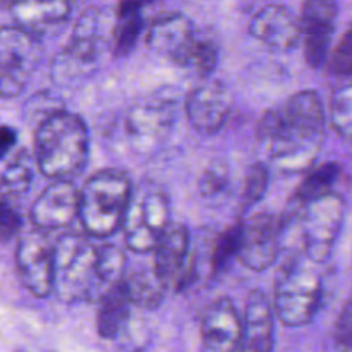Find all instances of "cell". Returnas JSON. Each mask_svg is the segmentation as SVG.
<instances>
[{
  "label": "cell",
  "mask_w": 352,
  "mask_h": 352,
  "mask_svg": "<svg viewBox=\"0 0 352 352\" xmlns=\"http://www.w3.org/2000/svg\"><path fill=\"white\" fill-rule=\"evenodd\" d=\"M256 136L278 170H309L325 141V109L313 89L294 93L280 109L265 112Z\"/></svg>",
  "instance_id": "obj_1"
},
{
  "label": "cell",
  "mask_w": 352,
  "mask_h": 352,
  "mask_svg": "<svg viewBox=\"0 0 352 352\" xmlns=\"http://www.w3.org/2000/svg\"><path fill=\"white\" fill-rule=\"evenodd\" d=\"M344 212V199L333 191L309 201L291 198L278 219L280 248L287 243L292 254L315 265L325 263L339 239Z\"/></svg>",
  "instance_id": "obj_2"
},
{
  "label": "cell",
  "mask_w": 352,
  "mask_h": 352,
  "mask_svg": "<svg viewBox=\"0 0 352 352\" xmlns=\"http://www.w3.org/2000/svg\"><path fill=\"white\" fill-rule=\"evenodd\" d=\"M88 153V127L79 116L58 110L38 124L34 160L45 177L71 181L85 168Z\"/></svg>",
  "instance_id": "obj_3"
},
{
  "label": "cell",
  "mask_w": 352,
  "mask_h": 352,
  "mask_svg": "<svg viewBox=\"0 0 352 352\" xmlns=\"http://www.w3.org/2000/svg\"><path fill=\"white\" fill-rule=\"evenodd\" d=\"M133 182L119 168H103L79 189L78 217L88 236L107 239L122 229Z\"/></svg>",
  "instance_id": "obj_4"
},
{
  "label": "cell",
  "mask_w": 352,
  "mask_h": 352,
  "mask_svg": "<svg viewBox=\"0 0 352 352\" xmlns=\"http://www.w3.org/2000/svg\"><path fill=\"white\" fill-rule=\"evenodd\" d=\"M306 258L291 254L275 277L274 311L284 325L305 327L313 322L323 294L322 277Z\"/></svg>",
  "instance_id": "obj_5"
},
{
  "label": "cell",
  "mask_w": 352,
  "mask_h": 352,
  "mask_svg": "<svg viewBox=\"0 0 352 352\" xmlns=\"http://www.w3.org/2000/svg\"><path fill=\"white\" fill-rule=\"evenodd\" d=\"M96 246L85 236L64 234L54 243V294L64 302L86 301L100 285Z\"/></svg>",
  "instance_id": "obj_6"
},
{
  "label": "cell",
  "mask_w": 352,
  "mask_h": 352,
  "mask_svg": "<svg viewBox=\"0 0 352 352\" xmlns=\"http://www.w3.org/2000/svg\"><path fill=\"white\" fill-rule=\"evenodd\" d=\"M170 223V201L157 186L134 188L122 222L126 246L136 253L153 251L158 237Z\"/></svg>",
  "instance_id": "obj_7"
},
{
  "label": "cell",
  "mask_w": 352,
  "mask_h": 352,
  "mask_svg": "<svg viewBox=\"0 0 352 352\" xmlns=\"http://www.w3.org/2000/svg\"><path fill=\"white\" fill-rule=\"evenodd\" d=\"M40 58L38 36L21 26L0 28V96L12 98L24 89Z\"/></svg>",
  "instance_id": "obj_8"
},
{
  "label": "cell",
  "mask_w": 352,
  "mask_h": 352,
  "mask_svg": "<svg viewBox=\"0 0 352 352\" xmlns=\"http://www.w3.org/2000/svg\"><path fill=\"white\" fill-rule=\"evenodd\" d=\"M155 251V272L167 287L184 291L196 277V261L189 258V234L182 223L170 222L158 237Z\"/></svg>",
  "instance_id": "obj_9"
},
{
  "label": "cell",
  "mask_w": 352,
  "mask_h": 352,
  "mask_svg": "<svg viewBox=\"0 0 352 352\" xmlns=\"http://www.w3.org/2000/svg\"><path fill=\"white\" fill-rule=\"evenodd\" d=\"M16 268L23 285L34 298H48L54 292V243L40 230L21 236Z\"/></svg>",
  "instance_id": "obj_10"
},
{
  "label": "cell",
  "mask_w": 352,
  "mask_h": 352,
  "mask_svg": "<svg viewBox=\"0 0 352 352\" xmlns=\"http://www.w3.org/2000/svg\"><path fill=\"white\" fill-rule=\"evenodd\" d=\"M280 253L278 219L270 212H261L243 222L237 260L253 272L272 267Z\"/></svg>",
  "instance_id": "obj_11"
},
{
  "label": "cell",
  "mask_w": 352,
  "mask_h": 352,
  "mask_svg": "<svg viewBox=\"0 0 352 352\" xmlns=\"http://www.w3.org/2000/svg\"><path fill=\"white\" fill-rule=\"evenodd\" d=\"M339 6L336 0H306L299 17L305 58L309 67L320 69L329 58Z\"/></svg>",
  "instance_id": "obj_12"
},
{
  "label": "cell",
  "mask_w": 352,
  "mask_h": 352,
  "mask_svg": "<svg viewBox=\"0 0 352 352\" xmlns=\"http://www.w3.org/2000/svg\"><path fill=\"white\" fill-rule=\"evenodd\" d=\"M230 109L232 100L229 89L219 81L201 82L192 88L184 105L186 117L192 129L205 136L217 134L226 126Z\"/></svg>",
  "instance_id": "obj_13"
},
{
  "label": "cell",
  "mask_w": 352,
  "mask_h": 352,
  "mask_svg": "<svg viewBox=\"0 0 352 352\" xmlns=\"http://www.w3.org/2000/svg\"><path fill=\"white\" fill-rule=\"evenodd\" d=\"M175 100L168 93H155L127 116V134L136 146L150 148L160 143L174 122Z\"/></svg>",
  "instance_id": "obj_14"
},
{
  "label": "cell",
  "mask_w": 352,
  "mask_h": 352,
  "mask_svg": "<svg viewBox=\"0 0 352 352\" xmlns=\"http://www.w3.org/2000/svg\"><path fill=\"white\" fill-rule=\"evenodd\" d=\"M196 40L198 36L191 21L177 12L155 17L148 28V47L181 67L189 65Z\"/></svg>",
  "instance_id": "obj_15"
},
{
  "label": "cell",
  "mask_w": 352,
  "mask_h": 352,
  "mask_svg": "<svg viewBox=\"0 0 352 352\" xmlns=\"http://www.w3.org/2000/svg\"><path fill=\"white\" fill-rule=\"evenodd\" d=\"M79 191L71 181H54L40 192L31 206V222L40 230L65 229L74 222Z\"/></svg>",
  "instance_id": "obj_16"
},
{
  "label": "cell",
  "mask_w": 352,
  "mask_h": 352,
  "mask_svg": "<svg viewBox=\"0 0 352 352\" xmlns=\"http://www.w3.org/2000/svg\"><path fill=\"white\" fill-rule=\"evenodd\" d=\"M201 344L206 351H239L241 316L229 298H220L205 309L201 316Z\"/></svg>",
  "instance_id": "obj_17"
},
{
  "label": "cell",
  "mask_w": 352,
  "mask_h": 352,
  "mask_svg": "<svg viewBox=\"0 0 352 352\" xmlns=\"http://www.w3.org/2000/svg\"><path fill=\"white\" fill-rule=\"evenodd\" d=\"M251 36L274 52H289L301 36L298 17L285 6H267L253 17L250 24Z\"/></svg>",
  "instance_id": "obj_18"
},
{
  "label": "cell",
  "mask_w": 352,
  "mask_h": 352,
  "mask_svg": "<svg viewBox=\"0 0 352 352\" xmlns=\"http://www.w3.org/2000/svg\"><path fill=\"white\" fill-rule=\"evenodd\" d=\"M274 349V306L260 289L251 291L241 318L239 351L268 352Z\"/></svg>",
  "instance_id": "obj_19"
},
{
  "label": "cell",
  "mask_w": 352,
  "mask_h": 352,
  "mask_svg": "<svg viewBox=\"0 0 352 352\" xmlns=\"http://www.w3.org/2000/svg\"><path fill=\"white\" fill-rule=\"evenodd\" d=\"M129 294L124 280L110 285L109 291L103 294L96 313V332L102 339L113 340L127 325L131 315Z\"/></svg>",
  "instance_id": "obj_20"
},
{
  "label": "cell",
  "mask_w": 352,
  "mask_h": 352,
  "mask_svg": "<svg viewBox=\"0 0 352 352\" xmlns=\"http://www.w3.org/2000/svg\"><path fill=\"white\" fill-rule=\"evenodd\" d=\"M71 6L72 0H23L14 7V12L17 26L38 36V31L64 23L71 12Z\"/></svg>",
  "instance_id": "obj_21"
},
{
  "label": "cell",
  "mask_w": 352,
  "mask_h": 352,
  "mask_svg": "<svg viewBox=\"0 0 352 352\" xmlns=\"http://www.w3.org/2000/svg\"><path fill=\"white\" fill-rule=\"evenodd\" d=\"M124 284H126L131 302L143 309L158 308L160 302L164 301L165 289H167V285L162 280L160 275L155 272V268L153 270L143 268V270L129 275L124 280Z\"/></svg>",
  "instance_id": "obj_22"
},
{
  "label": "cell",
  "mask_w": 352,
  "mask_h": 352,
  "mask_svg": "<svg viewBox=\"0 0 352 352\" xmlns=\"http://www.w3.org/2000/svg\"><path fill=\"white\" fill-rule=\"evenodd\" d=\"M33 182V168L26 151L17 153L0 175V195L6 199L26 195Z\"/></svg>",
  "instance_id": "obj_23"
},
{
  "label": "cell",
  "mask_w": 352,
  "mask_h": 352,
  "mask_svg": "<svg viewBox=\"0 0 352 352\" xmlns=\"http://www.w3.org/2000/svg\"><path fill=\"white\" fill-rule=\"evenodd\" d=\"M339 175L340 165L336 164V162L320 165L315 170L308 172V175L302 179L301 186H299L292 198L299 199V201H309V199H315L318 196L327 195V192H332L333 184L337 182Z\"/></svg>",
  "instance_id": "obj_24"
},
{
  "label": "cell",
  "mask_w": 352,
  "mask_h": 352,
  "mask_svg": "<svg viewBox=\"0 0 352 352\" xmlns=\"http://www.w3.org/2000/svg\"><path fill=\"white\" fill-rule=\"evenodd\" d=\"M143 17L141 12L119 14V19L113 23L110 41H112V52L116 57H126L136 45L141 31H143Z\"/></svg>",
  "instance_id": "obj_25"
},
{
  "label": "cell",
  "mask_w": 352,
  "mask_h": 352,
  "mask_svg": "<svg viewBox=\"0 0 352 352\" xmlns=\"http://www.w3.org/2000/svg\"><path fill=\"white\" fill-rule=\"evenodd\" d=\"M330 124L337 136L352 141V82L340 86L330 98Z\"/></svg>",
  "instance_id": "obj_26"
},
{
  "label": "cell",
  "mask_w": 352,
  "mask_h": 352,
  "mask_svg": "<svg viewBox=\"0 0 352 352\" xmlns=\"http://www.w3.org/2000/svg\"><path fill=\"white\" fill-rule=\"evenodd\" d=\"M96 272L98 280L103 285H113L116 282L122 280L124 267H126V256L124 251L116 244H100L96 246Z\"/></svg>",
  "instance_id": "obj_27"
},
{
  "label": "cell",
  "mask_w": 352,
  "mask_h": 352,
  "mask_svg": "<svg viewBox=\"0 0 352 352\" xmlns=\"http://www.w3.org/2000/svg\"><path fill=\"white\" fill-rule=\"evenodd\" d=\"M241 230H243V222H236L219 236L212 253L213 274H222V272H226L229 268V265L234 261V258H237L241 243Z\"/></svg>",
  "instance_id": "obj_28"
},
{
  "label": "cell",
  "mask_w": 352,
  "mask_h": 352,
  "mask_svg": "<svg viewBox=\"0 0 352 352\" xmlns=\"http://www.w3.org/2000/svg\"><path fill=\"white\" fill-rule=\"evenodd\" d=\"M268 184H270V170L261 162H254L248 167L246 179H244V189L243 196H241V203L243 208L248 210L251 206L261 201L268 191Z\"/></svg>",
  "instance_id": "obj_29"
},
{
  "label": "cell",
  "mask_w": 352,
  "mask_h": 352,
  "mask_svg": "<svg viewBox=\"0 0 352 352\" xmlns=\"http://www.w3.org/2000/svg\"><path fill=\"white\" fill-rule=\"evenodd\" d=\"M229 167H227L226 162L213 160L199 177V192L206 198H213V196L226 191V188L229 186Z\"/></svg>",
  "instance_id": "obj_30"
},
{
  "label": "cell",
  "mask_w": 352,
  "mask_h": 352,
  "mask_svg": "<svg viewBox=\"0 0 352 352\" xmlns=\"http://www.w3.org/2000/svg\"><path fill=\"white\" fill-rule=\"evenodd\" d=\"M217 60H219V48H217V45L212 40H201V38H198L195 47H192L188 67L195 69L203 78H208L215 71Z\"/></svg>",
  "instance_id": "obj_31"
},
{
  "label": "cell",
  "mask_w": 352,
  "mask_h": 352,
  "mask_svg": "<svg viewBox=\"0 0 352 352\" xmlns=\"http://www.w3.org/2000/svg\"><path fill=\"white\" fill-rule=\"evenodd\" d=\"M329 71L344 78L352 76V23L330 57Z\"/></svg>",
  "instance_id": "obj_32"
},
{
  "label": "cell",
  "mask_w": 352,
  "mask_h": 352,
  "mask_svg": "<svg viewBox=\"0 0 352 352\" xmlns=\"http://www.w3.org/2000/svg\"><path fill=\"white\" fill-rule=\"evenodd\" d=\"M333 344L340 351H352V296L342 306L333 329Z\"/></svg>",
  "instance_id": "obj_33"
},
{
  "label": "cell",
  "mask_w": 352,
  "mask_h": 352,
  "mask_svg": "<svg viewBox=\"0 0 352 352\" xmlns=\"http://www.w3.org/2000/svg\"><path fill=\"white\" fill-rule=\"evenodd\" d=\"M21 227H23V219L17 210L6 198L0 199V241L6 243L14 239L21 232Z\"/></svg>",
  "instance_id": "obj_34"
},
{
  "label": "cell",
  "mask_w": 352,
  "mask_h": 352,
  "mask_svg": "<svg viewBox=\"0 0 352 352\" xmlns=\"http://www.w3.org/2000/svg\"><path fill=\"white\" fill-rule=\"evenodd\" d=\"M17 141V133L9 126L0 127V160L7 157Z\"/></svg>",
  "instance_id": "obj_35"
},
{
  "label": "cell",
  "mask_w": 352,
  "mask_h": 352,
  "mask_svg": "<svg viewBox=\"0 0 352 352\" xmlns=\"http://www.w3.org/2000/svg\"><path fill=\"white\" fill-rule=\"evenodd\" d=\"M153 0H120L119 2V14H131V12H141V9Z\"/></svg>",
  "instance_id": "obj_36"
},
{
  "label": "cell",
  "mask_w": 352,
  "mask_h": 352,
  "mask_svg": "<svg viewBox=\"0 0 352 352\" xmlns=\"http://www.w3.org/2000/svg\"><path fill=\"white\" fill-rule=\"evenodd\" d=\"M23 0H0V7H3V9H14Z\"/></svg>",
  "instance_id": "obj_37"
},
{
  "label": "cell",
  "mask_w": 352,
  "mask_h": 352,
  "mask_svg": "<svg viewBox=\"0 0 352 352\" xmlns=\"http://www.w3.org/2000/svg\"><path fill=\"white\" fill-rule=\"evenodd\" d=\"M72 2H74V0H72Z\"/></svg>",
  "instance_id": "obj_38"
}]
</instances>
